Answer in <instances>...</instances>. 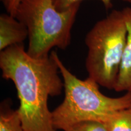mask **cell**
Segmentation results:
<instances>
[{"mask_svg": "<svg viewBox=\"0 0 131 131\" xmlns=\"http://www.w3.org/2000/svg\"><path fill=\"white\" fill-rule=\"evenodd\" d=\"M0 69L2 77L15 86L19 100L16 111L25 131H57L48 99L61 94L64 82L53 57L34 58L19 44L1 51Z\"/></svg>", "mask_w": 131, "mask_h": 131, "instance_id": "1", "label": "cell"}, {"mask_svg": "<svg viewBox=\"0 0 131 131\" xmlns=\"http://www.w3.org/2000/svg\"><path fill=\"white\" fill-rule=\"evenodd\" d=\"M50 55L58 64L64 89L63 102L52 112V123L57 130L66 131L87 121L104 123L113 114L131 106V91L117 98L104 95L92 78L79 79L65 66L57 52L53 50Z\"/></svg>", "mask_w": 131, "mask_h": 131, "instance_id": "2", "label": "cell"}, {"mask_svg": "<svg viewBox=\"0 0 131 131\" xmlns=\"http://www.w3.org/2000/svg\"><path fill=\"white\" fill-rule=\"evenodd\" d=\"M81 3H76L60 11L52 0H22L15 17L28 30L29 55L41 58L48 56L55 47L61 50L68 48Z\"/></svg>", "mask_w": 131, "mask_h": 131, "instance_id": "3", "label": "cell"}, {"mask_svg": "<svg viewBox=\"0 0 131 131\" xmlns=\"http://www.w3.org/2000/svg\"><path fill=\"white\" fill-rule=\"evenodd\" d=\"M127 35L123 13L113 10L97 21L85 37L88 77L108 89L114 90L117 83Z\"/></svg>", "mask_w": 131, "mask_h": 131, "instance_id": "4", "label": "cell"}, {"mask_svg": "<svg viewBox=\"0 0 131 131\" xmlns=\"http://www.w3.org/2000/svg\"><path fill=\"white\" fill-rule=\"evenodd\" d=\"M28 30L16 17L8 14L0 15V50L12 46L23 44L28 38Z\"/></svg>", "mask_w": 131, "mask_h": 131, "instance_id": "5", "label": "cell"}, {"mask_svg": "<svg viewBox=\"0 0 131 131\" xmlns=\"http://www.w3.org/2000/svg\"><path fill=\"white\" fill-rule=\"evenodd\" d=\"M127 29L126 43L117 83L114 90L117 92L131 91V7L122 10Z\"/></svg>", "mask_w": 131, "mask_h": 131, "instance_id": "6", "label": "cell"}, {"mask_svg": "<svg viewBox=\"0 0 131 131\" xmlns=\"http://www.w3.org/2000/svg\"><path fill=\"white\" fill-rule=\"evenodd\" d=\"M103 123L108 131H131V106L113 114Z\"/></svg>", "mask_w": 131, "mask_h": 131, "instance_id": "7", "label": "cell"}, {"mask_svg": "<svg viewBox=\"0 0 131 131\" xmlns=\"http://www.w3.org/2000/svg\"><path fill=\"white\" fill-rule=\"evenodd\" d=\"M0 131H25L17 111L1 107Z\"/></svg>", "mask_w": 131, "mask_h": 131, "instance_id": "8", "label": "cell"}, {"mask_svg": "<svg viewBox=\"0 0 131 131\" xmlns=\"http://www.w3.org/2000/svg\"><path fill=\"white\" fill-rule=\"evenodd\" d=\"M66 131H108L103 123L87 121L78 123Z\"/></svg>", "mask_w": 131, "mask_h": 131, "instance_id": "9", "label": "cell"}, {"mask_svg": "<svg viewBox=\"0 0 131 131\" xmlns=\"http://www.w3.org/2000/svg\"><path fill=\"white\" fill-rule=\"evenodd\" d=\"M83 0H52L54 6L60 11H63L69 8L75 3L81 2ZM105 7L106 9H110L112 7V0H100ZM125 2L130 3L131 0H121Z\"/></svg>", "mask_w": 131, "mask_h": 131, "instance_id": "10", "label": "cell"}, {"mask_svg": "<svg viewBox=\"0 0 131 131\" xmlns=\"http://www.w3.org/2000/svg\"><path fill=\"white\" fill-rule=\"evenodd\" d=\"M4 5L7 13L15 16L16 10L22 0H1Z\"/></svg>", "mask_w": 131, "mask_h": 131, "instance_id": "11", "label": "cell"}]
</instances>
